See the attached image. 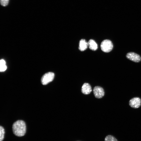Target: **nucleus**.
Segmentation results:
<instances>
[{
  "mask_svg": "<svg viewBox=\"0 0 141 141\" xmlns=\"http://www.w3.org/2000/svg\"><path fill=\"white\" fill-rule=\"evenodd\" d=\"M12 128L14 134L17 136H23L26 133V124L22 120H18L15 122L13 125Z\"/></svg>",
  "mask_w": 141,
  "mask_h": 141,
  "instance_id": "1",
  "label": "nucleus"
},
{
  "mask_svg": "<svg viewBox=\"0 0 141 141\" xmlns=\"http://www.w3.org/2000/svg\"><path fill=\"white\" fill-rule=\"evenodd\" d=\"M102 50L104 52H108L113 49V45L112 42L110 40L105 39L103 40L101 45Z\"/></svg>",
  "mask_w": 141,
  "mask_h": 141,
  "instance_id": "2",
  "label": "nucleus"
},
{
  "mask_svg": "<svg viewBox=\"0 0 141 141\" xmlns=\"http://www.w3.org/2000/svg\"><path fill=\"white\" fill-rule=\"evenodd\" d=\"M55 76L54 73L52 72H49L46 73L42 77L41 81L43 85H46L52 81Z\"/></svg>",
  "mask_w": 141,
  "mask_h": 141,
  "instance_id": "3",
  "label": "nucleus"
},
{
  "mask_svg": "<svg viewBox=\"0 0 141 141\" xmlns=\"http://www.w3.org/2000/svg\"><path fill=\"white\" fill-rule=\"evenodd\" d=\"M93 92L95 97L98 98H102L104 94L103 89L99 86H95L93 89Z\"/></svg>",
  "mask_w": 141,
  "mask_h": 141,
  "instance_id": "4",
  "label": "nucleus"
},
{
  "mask_svg": "<svg viewBox=\"0 0 141 141\" xmlns=\"http://www.w3.org/2000/svg\"><path fill=\"white\" fill-rule=\"evenodd\" d=\"M129 104L130 107L132 108H138L141 104V99L138 97L133 98L130 100Z\"/></svg>",
  "mask_w": 141,
  "mask_h": 141,
  "instance_id": "5",
  "label": "nucleus"
},
{
  "mask_svg": "<svg viewBox=\"0 0 141 141\" xmlns=\"http://www.w3.org/2000/svg\"><path fill=\"white\" fill-rule=\"evenodd\" d=\"M126 57L133 62H138L141 60V57L138 54L133 52L128 53L126 55Z\"/></svg>",
  "mask_w": 141,
  "mask_h": 141,
  "instance_id": "6",
  "label": "nucleus"
},
{
  "mask_svg": "<svg viewBox=\"0 0 141 141\" xmlns=\"http://www.w3.org/2000/svg\"><path fill=\"white\" fill-rule=\"evenodd\" d=\"M91 91V87L89 84H84L81 88V92L83 93L85 95H88L90 94Z\"/></svg>",
  "mask_w": 141,
  "mask_h": 141,
  "instance_id": "7",
  "label": "nucleus"
},
{
  "mask_svg": "<svg viewBox=\"0 0 141 141\" xmlns=\"http://www.w3.org/2000/svg\"><path fill=\"white\" fill-rule=\"evenodd\" d=\"M88 46V43L85 40L81 39L80 41L79 49L81 51H83L86 50Z\"/></svg>",
  "mask_w": 141,
  "mask_h": 141,
  "instance_id": "8",
  "label": "nucleus"
},
{
  "mask_svg": "<svg viewBox=\"0 0 141 141\" xmlns=\"http://www.w3.org/2000/svg\"><path fill=\"white\" fill-rule=\"evenodd\" d=\"M88 46L92 50L95 51L98 48V45L96 42L93 39L90 40L87 42Z\"/></svg>",
  "mask_w": 141,
  "mask_h": 141,
  "instance_id": "9",
  "label": "nucleus"
},
{
  "mask_svg": "<svg viewBox=\"0 0 141 141\" xmlns=\"http://www.w3.org/2000/svg\"><path fill=\"white\" fill-rule=\"evenodd\" d=\"M7 68V66L5 64V62L3 59H2L0 61V70L1 72H4L5 70Z\"/></svg>",
  "mask_w": 141,
  "mask_h": 141,
  "instance_id": "10",
  "label": "nucleus"
},
{
  "mask_svg": "<svg viewBox=\"0 0 141 141\" xmlns=\"http://www.w3.org/2000/svg\"><path fill=\"white\" fill-rule=\"evenodd\" d=\"M5 130L2 126H0V141H3L4 138Z\"/></svg>",
  "mask_w": 141,
  "mask_h": 141,
  "instance_id": "11",
  "label": "nucleus"
},
{
  "mask_svg": "<svg viewBox=\"0 0 141 141\" xmlns=\"http://www.w3.org/2000/svg\"><path fill=\"white\" fill-rule=\"evenodd\" d=\"M105 141H118L114 136L111 135L107 136L105 138Z\"/></svg>",
  "mask_w": 141,
  "mask_h": 141,
  "instance_id": "12",
  "label": "nucleus"
},
{
  "mask_svg": "<svg viewBox=\"0 0 141 141\" xmlns=\"http://www.w3.org/2000/svg\"><path fill=\"white\" fill-rule=\"evenodd\" d=\"M9 0H0V3L1 5L5 6L8 4Z\"/></svg>",
  "mask_w": 141,
  "mask_h": 141,
  "instance_id": "13",
  "label": "nucleus"
}]
</instances>
